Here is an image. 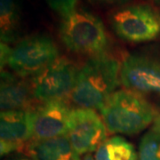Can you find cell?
<instances>
[{"mask_svg": "<svg viewBox=\"0 0 160 160\" xmlns=\"http://www.w3.org/2000/svg\"><path fill=\"white\" fill-rule=\"evenodd\" d=\"M121 67L108 52L90 57L78 70L72 102L78 108L101 110L119 84Z\"/></svg>", "mask_w": 160, "mask_h": 160, "instance_id": "cell-1", "label": "cell"}, {"mask_svg": "<svg viewBox=\"0 0 160 160\" xmlns=\"http://www.w3.org/2000/svg\"><path fill=\"white\" fill-rule=\"evenodd\" d=\"M100 111L109 132L130 135L147 128L158 115L144 96L127 89L115 92Z\"/></svg>", "mask_w": 160, "mask_h": 160, "instance_id": "cell-2", "label": "cell"}, {"mask_svg": "<svg viewBox=\"0 0 160 160\" xmlns=\"http://www.w3.org/2000/svg\"><path fill=\"white\" fill-rule=\"evenodd\" d=\"M60 38L68 49L90 57L106 53L109 39L102 22L89 12L76 9L62 17Z\"/></svg>", "mask_w": 160, "mask_h": 160, "instance_id": "cell-3", "label": "cell"}, {"mask_svg": "<svg viewBox=\"0 0 160 160\" xmlns=\"http://www.w3.org/2000/svg\"><path fill=\"white\" fill-rule=\"evenodd\" d=\"M58 57L57 46L50 38L34 35L11 47L7 66L19 77L33 78Z\"/></svg>", "mask_w": 160, "mask_h": 160, "instance_id": "cell-4", "label": "cell"}, {"mask_svg": "<svg viewBox=\"0 0 160 160\" xmlns=\"http://www.w3.org/2000/svg\"><path fill=\"white\" fill-rule=\"evenodd\" d=\"M115 33L120 38L142 43L160 37V14L148 5H132L115 11L110 17Z\"/></svg>", "mask_w": 160, "mask_h": 160, "instance_id": "cell-5", "label": "cell"}, {"mask_svg": "<svg viewBox=\"0 0 160 160\" xmlns=\"http://www.w3.org/2000/svg\"><path fill=\"white\" fill-rule=\"evenodd\" d=\"M78 70L64 57H58L30 79L35 99L39 103L66 101L71 96Z\"/></svg>", "mask_w": 160, "mask_h": 160, "instance_id": "cell-6", "label": "cell"}, {"mask_svg": "<svg viewBox=\"0 0 160 160\" xmlns=\"http://www.w3.org/2000/svg\"><path fill=\"white\" fill-rule=\"evenodd\" d=\"M107 131L102 118L93 109L77 108L70 110L66 136L80 157L95 151L106 140Z\"/></svg>", "mask_w": 160, "mask_h": 160, "instance_id": "cell-7", "label": "cell"}, {"mask_svg": "<svg viewBox=\"0 0 160 160\" xmlns=\"http://www.w3.org/2000/svg\"><path fill=\"white\" fill-rule=\"evenodd\" d=\"M120 82L125 89L160 99V62L143 55H130L122 63Z\"/></svg>", "mask_w": 160, "mask_h": 160, "instance_id": "cell-8", "label": "cell"}, {"mask_svg": "<svg viewBox=\"0 0 160 160\" xmlns=\"http://www.w3.org/2000/svg\"><path fill=\"white\" fill-rule=\"evenodd\" d=\"M70 110L66 101L36 105L29 110L32 140H48L67 135Z\"/></svg>", "mask_w": 160, "mask_h": 160, "instance_id": "cell-9", "label": "cell"}, {"mask_svg": "<svg viewBox=\"0 0 160 160\" xmlns=\"http://www.w3.org/2000/svg\"><path fill=\"white\" fill-rule=\"evenodd\" d=\"M32 140L29 110L2 111L0 117L1 156L23 150Z\"/></svg>", "mask_w": 160, "mask_h": 160, "instance_id": "cell-10", "label": "cell"}, {"mask_svg": "<svg viewBox=\"0 0 160 160\" xmlns=\"http://www.w3.org/2000/svg\"><path fill=\"white\" fill-rule=\"evenodd\" d=\"M0 103L2 111L31 110L37 103L30 81L8 71H1Z\"/></svg>", "mask_w": 160, "mask_h": 160, "instance_id": "cell-11", "label": "cell"}, {"mask_svg": "<svg viewBox=\"0 0 160 160\" xmlns=\"http://www.w3.org/2000/svg\"><path fill=\"white\" fill-rule=\"evenodd\" d=\"M23 151L32 160L80 159L66 135L48 140H31Z\"/></svg>", "mask_w": 160, "mask_h": 160, "instance_id": "cell-12", "label": "cell"}, {"mask_svg": "<svg viewBox=\"0 0 160 160\" xmlns=\"http://www.w3.org/2000/svg\"><path fill=\"white\" fill-rule=\"evenodd\" d=\"M20 18L17 0H0L1 43L8 45L16 39L20 29Z\"/></svg>", "mask_w": 160, "mask_h": 160, "instance_id": "cell-13", "label": "cell"}, {"mask_svg": "<svg viewBox=\"0 0 160 160\" xmlns=\"http://www.w3.org/2000/svg\"><path fill=\"white\" fill-rule=\"evenodd\" d=\"M94 160H137L133 146L126 139L115 136L106 139L95 150Z\"/></svg>", "mask_w": 160, "mask_h": 160, "instance_id": "cell-14", "label": "cell"}, {"mask_svg": "<svg viewBox=\"0 0 160 160\" xmlns=\"http://www.w3.org/2000/svg\"><path fill=\"white\" fill-rule=\"evenodd\" d=\"M138 160H160V134L153 130L141 139Z\"/></svg>", "mask_w": 160, "mask_h": 160, "instance_id": "cell-15", "label": "cell"}, {"mask_svg": "<svg viewBox=\"0 0 160 160\" xmlns=\"http://www.w3.org/2000/svg\"><path fill=\"white\" fill-rule=\"evenodd\" d=\"M48 6L62 17L76 10L78 0H46Z\"/></svg>", "mask_w": 160, "mask_h": 160, "instance_id": "cell-16", "label": "cell"}, {"mask_svg": "<svg viewBox=\"0 0 160 160\" xmlns=\"http://www.w3.org/2000/svg\"><path fill=\"white\" fill-rule=\"evenodd\" d=\"M10 52H11V46H9L5 43H1V70L3 69V68L7 66Z\"/></svg>", "mask_w": 160, "mask_h": 160, "instance_id": "cell-17", "label": "cell"}, {"mask_svg": "<svg viewBox=\"0 0 160 160\" xmlns=\"http://www.w3.org/2000/svg\"><path fill=\"white\" fill-rule=\"evenodd\" d=\"M152 130L160 134V114L158 115V117L155 118L152 126Z\"/></svg>", "mask_w": 160, "mask_h": 160, "instance_id": "cell-18", "label": "cell"}, {"mask_svg": "<svg viewBox=\"0 0 160 160\" xmlns=\"http://www.w3.org/2000/svg\"><path fill=\"white\" fill-rule=\"evenodd\" d=\"M95 2L102 4H122L126 0H94Z\"/></svg>", "mask_w": 160, "mask_h": 160, "instance_id": "cell-19", "label": "cell"}, {"mask_svg": "<svg viewBox=\"0 0 160 160\" xmlns=\"http://www.w3.org/2000/svg\"><path fill=\"white\" fill-rule=\"evenodd\" d=\"M79 160H94V158L91 155V153H89V154L84 155L83 157H80Z\"/></svg>", "mask_w": 160, "mask_h": 160, "instance_id": "cell-20", "label": "cell"}, {"mask_svg": "<svg viewBox=\"0 0 160 160\" xmlns=\"http://www.w3.org/2000/svg\"><path fill=\"white\" fill-rule=\"evenodd\" d=\"M151 1H153V2H156V3H158V4H160V0H151Z\"/></svg>", "mask_w": 160, "mask_h": 160, "instance_id": "cell-21", "label": "cell"}]
</instances>
